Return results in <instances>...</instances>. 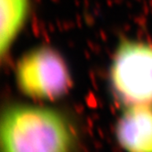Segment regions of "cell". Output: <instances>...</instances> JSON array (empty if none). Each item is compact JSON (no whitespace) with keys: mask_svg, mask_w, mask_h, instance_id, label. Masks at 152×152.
Wrapping results in <instances>:
<instances>
[{"mask_svg":"<svg viewBox=\"0 0 152 152\" xmlns=\"http://www.w3.org/2000/svg\"><path fill=\"white\" fill-rule=\"evenodd\" d=\"M0 55L7 56L24 28L30 10V0H0Z\"/></svg>","mask_w":152,"mask_h":152,"instance_id":"5b68a950","label":"cell"},{"mask_svg":"<svg viewBox=\"0 0 152 152\" xmlns=\"http://www.w3.org/2000/svg\"><path fill=\"white\" fill-rule=\"evenodd\" d=\"M0 139L2 152H72L74 133L53 108L16 104L2 115Z\"/></svg>","mask_w":152,"mask_h":152,"instance_id":"6da1fadb","label":"cell"},{"mask_svg":"<svg viewBox=\"0 0 152 152\" xmlns=\"http://www.w3.org/2000/svg\"><path fill=\"white\" fill-rule=\"evenodd\" d=\"M109 81L115 99L126 107L152 105V44L120 41L111 61Z\"/></svg>","mask_w":152,"mask_h":152,"instance_id":"3957f363","label":"cell"},{"mask_svg":"<svg viewBox=\"0 0 152 152\" xmlns=\"http://www.w3.org/2000/svg\"><path fill=\"white\" fill-rule=\"evenodd\" d=\"M116 137L126 152H152V105L126 107L116 125Z\"/></svg>","mask_w":152,"mask_h":152,"instance_id":"277c9868","label":"cell"},{"mask_svg":"<svg viewBox=\"0 0 152 152\" xmlns=\"http://www.w3.org/2000/svg\"><path fill=\"white\" fill-rule=\"evenodd\" d=\"M15 79L21 93L39 101L61 99L73 84L66 60L47 45L33 48L21 56L16 65Z\"/></svg>","mask_w":152,"mask_h":152,"instance_id":"7a4b0ae2","label":"cell"}]
</instances>
